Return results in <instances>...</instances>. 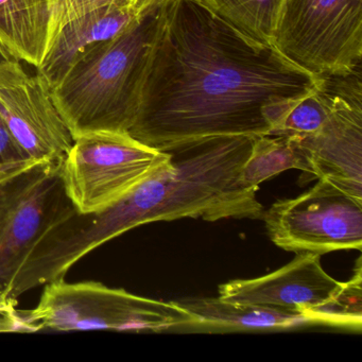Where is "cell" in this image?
<instances>
[{
  "instance_id": "cell-1",
  "label": "cell",
  "mask_w": 362,
  "mask_h": 362,
  "mask_svg": "<svg viewBox=\"0 0 362 362\" xmlns=\"http://www.w3.org/2000/svg\"><path fill=\"white\" fill-rule=\"evenodd\" d=\"M322 81L200 0H165L129 134L158 150L203 137L269 135Z\"/></svg>"
},
{
  "instance_id": "cell-2",
  "label": "cell",
  "mask_w": 362,
  "mask_h": 362,
  "mask_svg": "<svg viewBox=\"0 0 362 362\" xmlns=\"http://www.w3.org/2000/svg\"><path fill=\"white\" fill-rule=\"evenodd\" d=\"M255 137H203L164 148L170 158L128 194L103 211L77 213L61 226L56 236L61 254L79 262L107 241L151 222L260 219L264 211L257 190L239 181Z\"/></svg>"
},
{
  "instance_id": "cell-3",
  "label": "cell",
  "mask_w": 362,
  "mask_h": 362,
  "mask_svg": "<svg viewBox=\"0 0 362 362\" xmlns=\"http://www.w3.org/2000/svg\"><path fill=\"white\" fill-rule=\"evenodd\" d=\"M164 3L119 37L90 50L52 88L54 105L74 139L132 128Z\"/></svg>"
},
{
  "instance_id": "cell-4",
  "label": "cell",
  "mask_w": 362,
  "mask_h": 362,
  "mask_svg": "<svg viewBox=\"0 0 362 362\" xmlns=\"http://www.w3.org/2000/svg\"><path fill=\"white\" fill-rule=\"evenodd\" d=\"M27 332L116 330L185 332L194 317L177 302H163L98 281L46 284L39 305L22 311Z\"/></svg>"
},
{
  "instance_id": "cell-5",
  "label": "cell",
  "mask_w": 362,
  "mask_h": 362,
  "mask_svg": "<svg viewBox=\"0 0 362 362\" xmlns=\"http://www.w3.org/2000/svg\"><path fill=\"white\" fill-rule=\"evenodd\" d=\"M62 160H30L0 173V303L16 300L18 277L37 247L77 213L63 185Z\"/></svg>"
},
{
  "instance_id": "cell-6",
  "label": "cell",
  "mask_w": 362,
  "mask_h": 362,
  "mask_svg": "<svg viewBox=\"0 0 362 362\" xmlns=\"http://www.w3.org/2000/svg\"><path fill=\"white\" fill-rule=\"evenodd\" d=\"M272 46L317 78L361 67L362 0H283Z\"/></svg>"
},
{
  "instance_id": "cell-7",
  "label": "cell",
  "mask_w": 362,
  "mask_h": 362,
  "mask_svg": "<svg viewBox=\"0 0 362 362\" xmlns=\"http://www.w3.org/2000/svg\"><path fill=\"white\" fill-rule=\"evenodd\" d=\"M170 158L129 132L99 131L74 139L62 160L65 192L80 215L96 213L132 190Z\"/></svg>"
},
{
  "instance_id": "cell-8",
  "label": "cell",
  "mask_w": 362,
  "mask_h": 362,
  "mask_svg": "<svg viewBox=\"0 0 362 362\" xmlns=\"http://www.w3.org/2000/svg\"><path fill=\"white\" fill-rule=\"evenodd\" d=\"M262 219L272 243L288 252L361 251L362 202L325 180L296 198L276 201Z\"/></svg>"
},
{
  "instance_id": "cell-9",
  "label": "cell",
  "mask_w": 362,
  "mask_h": 362,
  "mask_svg": "<svg viewBox=\"0 0 362 362\" xmlns=\"http://www.w3.org/2000/svg\"><path fill=\"white\" fill-rule=\"evenodd\" d=\"M361 67L345 76H334V107L321 128L300 139H292L304 153L309 175L325 180L362 202Z\"/></svg>"
},
{
  "instance_id": "cell-10",
  "label": "cell",
  "mask_w": 362,
  "mask_h": 362,
  "mask_svg": "<svg viewBox=\"0 0 362 362\" xmlns=\"http://www.w3.org/2000/svg\"><path fill=\"white\" fill-rule=\"evenodd\" d=\"M0 116L28 160H62L73 146L52 88L18 61L0 62Z\"/></svg>"
},
{
  "instance_id": "cell-11",
  "label": "cell",
  "mask_w": 362,
  "mask_h": 362,
  "mask_svg": "<svg viewBox=\"0 0 362 362\" xmlns=\"http://www.w3.org/2000/svg\"><path fill=\"white\" fill-rule=\"evenodd\" d=\"M340 285L324 270L321 255L300 253L264 276L222 284L219 296L230 302L306 315L315 322L313 313L332 298Z\"/></svg>"
},
{
  "instance_id": "cell-12",
  "label": "cell",
  "mask_w": 362,
  "mask_h": 362,
  "mask_svg": "<svg viewBox=\"0 0 362 362\" xmlns=\"http://www.w3.org/2000/svg\"><path fill=\"white\" fill-rule=\"evenodd\" d=\"M147 13L134 7L117 6L69 23L48 43L37 74L46 80L50 88H54L90 50L119 37L141 22Z\"/></svg>"
},
{
  "instance_id": "cell-13",
  "label": "cell",
  "mask_w": 362,
  "mask_h": 362,
  "mask_svg": "<svg viewBox=\"0 0 362 362\" xmlns=\"http://www.w3.org/2000/svg\"><path fill=\"white\" fill-rule=\"evenodd\" d=\"M194 317L185 332H254L281 330L317 325L311 317L220 298H186L175 300Z\"/></svg>"
},
{
  "instance_id": "cell-14",
  "label": "cell",
  "mask_w": 362,
  "mask_h": 362,
  "mask_svg": "<svg viewBox=\"0 0 362 362\" xmlns=\"http://www.w3.org/2000/svg\"><path fill=\"white\" fill-rule=\"evenodd\" d=\"M50 0H0V54L35 69L45 57Z\"/></svg>"
},
{
  "instance_id": "cell-15",
  "label": "cell",
  "mask_w": 362,
  "mask_h": 362,
  "mask_svg": "<svg viewBox=\"0 0 362 362\" xmlns=\"http://www.w3.org/2000/svg\"><path fill=\"white\" fill-rule=\"evenodd\" d=\"M289 169L309 175L308 163L298 145L287 137L260 135L254 139L239 181L245 188L257 190L262 182Z\"/></svg>"
},
{
  "instance_id": "cell-16",
  "label": "cell",
  "mask_w": 362,
  "mask_h": 362,
  "mask_svg": "<svg viewBox=\"0 0 362 362\" xmlns=\"http://www.w3.org/2000/svg\"><path fill=\"white\" fill-rule=\"evenodd\" d=\"M209 10L247 37L272 45L283 0H200Z\"/></svg>"
},
{
  "instance_id": "cell-17",
  "label": "cell",
  "mask_w": 362,
  "mask_h": 362,
  "mask_svg": "<svg viewBox=\"0 0 362 362\" xmlns=\"http://www.w3.org/2000/svg\"><path fill=\"white\" fill-rule=\"evenodd\" d=\"M334 96V77L323 78L320 88L296 103L269 135L300 139L315 134L329 115Z\"/></svg>"
},
{
  "instance_id": "cell-18",
  "label": "cell",
  "mask_w": 362,
  "mask_h": 362,
  "mask_svg": "<svg viewBox=\"0 0 362 362\" xmlns=\"http://www.w3.org/2000/svg\"><path fill=\"white\" fill-rule=\"evenodd\" d=\"M362 266L358 258L353 277L341 283L336 293L323 306L313 313L317 325L334 326L361 330L362 326Z\"/></svg>"
},
{
  "instance_id": "cell-19",
  "label": "cell",
  "mask_w": 362,
  "mask_h": 362,
  "mask_svg": "<svg viewBox=\"0 0 362 362\" xmlns=\"http://www.w3.org/2000/svg\"><path fill=\"white\" fill-rule=\"evenodd\" d=\"M117 6L134 7L143 13L149 12L143 10L139 0H50L48 43L69 23L99 10Z\"/></svg>"
},
{
  "instance_id": "cell-20",
  "label": "cell",
  "mask_w": 362,
  "mask_h": 362,
  "mask_svg": "<svg viewBox=\"0 0 362 362\" xmlns=\"http://www.w3.org/2000/svg\"><path fill=\"white\" fill-rule=\"evenodd\" d=\"M30 160L26 158L0 116V173L18 168Z\"/></svg>"
},
{
  "instance_id": "cell-21",
  "label": "cell",
  "mask_w": 362,
  "mask_h": 362,
  "mask_svg": "<svg viewBox=\"0 0 362 362\" xmlns=\"http://www.w3.org/2000/svg\"><path fill=\"white\" fill-rule=\"evenodd\" d=\"M18 300L0 303V332H27L22 311L16 309Z\"/></svg>"
}]
</instances>
